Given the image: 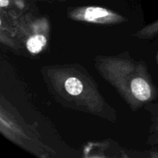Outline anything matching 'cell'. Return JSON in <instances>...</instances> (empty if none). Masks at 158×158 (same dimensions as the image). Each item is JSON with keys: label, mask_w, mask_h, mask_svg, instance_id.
Listing matches in <instances>:
<instances>
[{"label": "cell", "mask_w": 158, "mask_h": 158, "mask_svg": "<svg viewBox=\"0 0 158 158\" xmlns=\"http://www.w3.org/2000/svg\"><path fill=\"white\" fill-rule=\"evenodd\" d=\"M146 108L149 110L151 115V132L158 134V103L152 104L151 103H147Z\"/></svg>", "instance_id": "5b68a950"}, {"label": "cell", "mask_w": 158, "mask_h": 158, "mask_svg": "<svg viewBox=\"0 0 158 158\" xmlns=\"http://www.w3.org/2000/svg\"><path fill=\"white\" fill-rule=\"evenodd\" d=\"M157 60H158V56H157Z\"/></svg>", "instance_id": "ba28073f"}, {"label": "cell", "mask_w": 158, "mask_h": 158, "mask_svg": "<svg viewBox=\"0 0 158 158\" xmlns=\"http://www.w3.org/2000/svg\"><path fill=\"white\" fill-rule=\"evenodd\" d=\"M68 17L76 21L103 25L117 24L127 20L124 17L114 11L97 6L76 8L69 11Z\"/></svg>", "instance_id": "3957f363"}, {"label": "cell", "mask_w": 158, "mask_h": 158, "mask_svg": "<svg viewBox=\"0 0 158 158\" xmlns=\"http://www.w3.org/2000/svg\"><path fill=\"white\" fill-rule=\"evenodd\" d=\"M41 73L50 94L64 107L116 122V111L106 103L96 82L81 65L46 66Z\"/></svg>", "instance_id": "6da1fadb"}, {"label": "cell", "mask_w": 158, "mask_h": 158, "mask_svg": "<svg viewBox=\"0 0 158 158\" xmlns=\"http://www.w3.org/2000/svg\"><path fill=\"white\" fill-rule=\"evenodd\" d=\"M40 1H51V0H40ZM60 1H63V0H60Z\"/></svg>", "instance_id": "52a82bcc"}, {"label": "cell", "mask_w": 158, "mask_h": 158, "mask_svg": "<svg viewBox=\"0 0 158 158\" xmlns=\"http://www.w3.org/2000/svg\"><path fill=\"white\" fill-rule=\"evenodd\" d=\"M148 143L151 145H158V134L152 133L148 137Z\"/></svg>", "instance_id": "8992f818"}, {"label": "cell", "mask_w": 158, "mask_h": 158, "mask_svg": "<svg viewBox=\"0 0 158 158\" xmlns=\"http://www.w3.org/2000/svg\"><path fill=\"white\" fill-rule=\"evenodd\" d=\"M36 24L33 25V29H32V33L29 34L26 38V49L32 54H38L43 50L48 43L47 35L43 32V29H40L43 27V25L40 29H35Z\"/></svg>", "instance_id": "277c9868"}, {"label": "cell", "mask_w": 158, "mask_h": 158, "mask_svg": "<svg viewBox=\"0 0 158 158\" xmlns=\"http://www.w3.org/2000/svg\"><path fill=\"white\" fill-rule=\"evenodd\" d=\"M95 67L133 110L157 97V88L143 61H137L127 53L99 56L95 58Z\"/></svg>", "instance_id": "7a4b0ae2"}]
</instances>
